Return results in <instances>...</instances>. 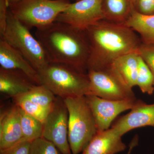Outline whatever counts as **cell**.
<instances>
[{
	"mask_svg": "<svg viewBox=\"0 0 154 154\" xmlns=\"http://www.w3.org/2000/svg\"><path fill=\"white\" fill-rule=\"evenodd\" d=\"M90 46L89 70L110 68L122 56L138 52L141 41L137 33L124 23L100 20L85 30Z\"/></svg>",
	"mask_w": 154,
	"mask_h": 154,
	"instance_id": "1",
	"label": "cell"
},
{
	"mask_svg": "<svg viewBox=\"0 0 154 154\" xmlns=\"http://www.w3.org/2000/svg\"><path fill=\"white\" fill-rule=\"evenodd\" d=\"M35 36L44 48L50 63L63 64L88 73L90 46L85 30L54 22L36 29Z\"/></svg>",
	"mask_w": 154,
	"mask_h": 154,
	"instance_id": "2",
	"label": "cell"
},
{
	"mask_svg": "<svg viewBox=\"0 0 154 154\" xmlns=\"http://www.w3.org/2000/svg\"><path fill=\"white\" fill-rule=\"evenodd\" d=\"M38 73L42 85L62 99L90 94L88 73L63 64L50 63Z\"/></svg>",
	"mask_w": 154,
	"mask_h": 154,
	"instance_id": "3",
	"label": "cell"
},
{
	"mask_svg": "<svg viewBox=\"0 0 154 154\" xmlns=\"http://www.w3.org/2000/svg\"><path fill=\"white\" fill-rule=\"evenodd\" d=\"M63 100L69 112L68 140L72 154L82 153L98 131L95 119L85 96Z\"/></svg>",
	"mask_w": 154,
	"mask_h": 154,
	"instance_id": "4",
	"label": "cell"
},
{
	"mask_svg": "<svg viewBox=\"0 0 154 154\" xmlns=\"http://www.w3.org/2000/svg\"><path fill=\"white\" fill-rule=\"evenodd\" d=\"M0 38H4L19 51L38 72L50 63L40 42L32 35L29 28L14 17L9 9L5 30Z\"/></svg>",
	"mask_w": 154,
	"mask_h": 154,
	"instance_id": "5",
	"label": "cell"
},
{
	"mask_svg": "<svg viewBox=\"0 0 154 154\" xmlns=\"http://www.w3.org/2000/svg\"><path fill=\"white\" fill-rule=\"evenodd\" d=\"M70 3L69 0H21L9 8L29 29H38L55 22Z\"/></svg>",
	"mask_w": 154,
	"mask_h": 154,
	"instance_id": "6",
	"label": "cell"
},
{
	"mask_svg": "<svg viewBox=\"0 0 154 154\" xmlns=\"http://www.w3.org/2000/svg\"><path fill=\"white\" fill-rule=\"evenodd\" d=\"M90 94L111 100L136 99L132 88L124 82L111 68L101 70H89Z\"/></svg>",
	"mask_w": 154,
	"mask_h": 154,
	"instance_id": "7",
	"label": "cell"
},
{
	"mask_svg": "<svg viewBox=\"0 0 154 154\" xmlns=\"http://www.w3.org/2000/svg\"><path fill=\"white\" fill-rule=\"evenodd\" d=\"M69 112L63 99L57 96L43 123L42 137L51 142L63 154H72L68 140Z\"/></svg>",
	"mask_w": 154,
	"mask_h": 154,
	"instance_id": "8",
	"label": "cell"
},
{
	"mask_svg": "<svg viewBox=\"0 0 154 154\" xmlns=\"http://www.w3.org/2000/svg\"><path fill=\"white\" fill-rule=\"evenodd\" d=\"M102 0H79L70 3L58 15L55 22H62L82 30H87L100 20L104 19Z\"/></svg>",
	"mask_w": 154,
	"mask_h": 154,
	"instance_id": "9",
	"label": "cell"
},
{
	"mask_svg": "<svg viewBox=\"0 0 154 154\" xmlns=\"http://www.w3.org/2000/svg\"><path fill=\"white\" fill-rule=\"evenodd\" d=\"M85 97L98 131L109 129L115 118L122 112L131 110L137 100H108L93 95H87Z\"/></svg>",
	"mask_w": 154,
	"mask_h": 154,
	"instance_id": "10",
	"label": "cell"
},
{
	"mask_svg": "<svg viewBox=\"0 0 154 154\" xmlns=\"http://www.w3.org/2000/svg\"><path fill=\"white\" fill-rule=\"evenodd\" d=\"M146 126L154 127V103L137 100L129 113L119 119L112 128L123 136L135 128Z\"/></svg>",
	"mask_w": 154,
	"mask_h": 154,
	"instance_id": "11",
	"label": "cell"
},
{
	"mask_svg": "<svg viewBox=\"0 0 154 154\" xmlns=\"http://www.w3.org/2000/svg\"><path fill=\"white\" fill-rule=\"evenodd\" d=\"M0 66L25 74L35 85H41L39 73L24 57L5 40L0 38Z\"/></svg>",
	"mask_w": 154,
	"mask_h": 154,
	"instance_id": "12",
	"label": "cell"
},
{
	"mask_svg": "<svg viewBox=\"0 0 154 154\" xmlns=\"http://www.w3.org/2000/svg\"><path fill=\"white\" fill-rule=\"evenodd\" d=\"M20 108L14 104L0 116V150L4 149L22 141Z\"/></svg>",
	"mask_w": 154,
	"mask_h": 154,
	"instance_id": "13",
	"label": "cell"
},
{
	"mask_svg": "<svg viewBox=\"0 0 154 154\" xmlns=\"http://www.w3.org/2000/svg\"><path fill=\"white\" fill-rule=\"evenodd\" d=\"M122 137L112 127L97 131L81 154H116L124 151L127 146Z\"/></svg>",
	"mask_w": 154,
	"mask_h": 154,
	"instance_id": "14",
	"label": "cell"
},
{
	"mask_svg": "<svg viewBox=\"0 0 154 154\" xmlns=\"http://www.w3.org/2000/svg\"><path fill=\"white\" fill-rule=\"evenodd\" d=\"M35 85L23 72L0 67V92L4 96L13 99L28 92Z\"/></svg>",
	"mask_w": 154,
	"mask_h": 154,
	"instance_id": "15",
	"label": "cell"
},
{
	"mask_svg": "<svg viewBox=\"0 0 154 154\" xmlns=\"http://www.w3.org/2000/svg\"><path fill=\"white\" fill-rule=\"evenodd\" d=\"M139 56L138 52L127 54L116 59L110 67L131 88L136 86Z\"/></svg>",
	"mask_w": 154,
	"mask_h": 154,
	"instance_id": "16",
	"label": "cell"
},
{
	"mask_svg": "<svg viewBox=\"0 0 154 154\" xmlns=\"http://www.w3.org/2000/svg\"><path fill=\"white\" fill-rule=\"evenodd\" d=\"M125 24L140 35L142 43H154V14H140L133 8Z\"/></svg>",
	"mask_w": 154,
	"mask_h": 154,
	"instance_id": "17",
	"label": "cell"
},
{
	"mask_svg": "<svg viewBox=\"0 0 154 154\" xmlns=\"http://www.w3.org/2000/svg\"><path fill=\"white\" fill-rule=\"evenodd\" d=\"M102 7L104 19L125 24L132 11V0H102Z\"/></svg>",
	"mask_w": 154,
	"mask_h": 154,
	"instance_id": "18",
	"label": "cell"
},
{
	"mask_svg": "<svg viewBox=\"0 0 154 154\" xmlns=\"http://www.w3.org/2000/svg\"><path fill=\"white\" fill-rule=\"evenodd\" d=\"M20 108L22 140L32 142L42 137L43 124Z\"/></svg>",
	"mask_w": 154,
	"mask_h": 154,
	"instance_id": "19",
	"label": "cell"
},
{
	"mask_svg": "<svg viewBox=\"0 0 154 154\" xmlns=\"http://www.w3.org/2000/svg\"><path fill=\"white\" fill-rule=\"evenodd\" d=\"M33 103L41 107L51 109L57 96L43 85H35L23 94Z\"/></svg>",
	"mask_w": 154,
	"mask_h": 154,
	"instance_id": "20",
	"label": "cell"
},
{
	"mask_svg": "<svg viewBox=\"0 0 154 154\" xmlns=\"http://www.w3.org/2000/svg\"><path fill=\"white\" fill-rule=\"evenodd\" d=\"M13 99L14 104L19 106L28 115L38 119L43 124L51 110L33 103L23 94L16 96Z\"/></svg>",
	"mask_w": 154,
	"mask_h": 154,
	"instance_id": "21",
	"label": "cell"
},
{
	"mask_svg": "<svg viewBox=\"0 0 154 154\" xmlns=\"http://www.w3.org/2000/svg\"><path fill=\"white\" fill-rule=\"evenodd\" d=\"M136 86L144 94L152 95L154 92V78L151 71L139 55Z\"/></svg>",
	"mask_w": 154,
	"mask_h": 154,
	"instance_id": "22",
	"label": "cell"
},
{
	"mask_svg": "<svg viewBox=\"0 0 154 154\" xmlns=\"http://www.w3.org/2000/svg\"><path fill=\"white\" fill-rule=\"evenodd\" d=\"M30 154H63L53 143L42 137L31 142Z\"/></svg>",
	"mask_w": 154,
	"mask_h": 154,
	"instance_id": "23",
	"label": "cell"
},
{
	"mask_svg": "<svg viewBox=\"0 0 154 154\" xmlns=\"http://www.w3.org/2000/svg\"><path fill=\"white\" fill-rule=\"evenodd\" d=\"M138 52L151 71L154 78V43L141 42Z\"/></svg>",
	"mask_w": 154,
	"mask_h": 154,
	"instance_id": "24",
	"label": "cell"
},
{
	"mask_svg": "<svg viewBox=\"0 0 154 154\" xmlns=\"http://www.w3.org/2000/svg\"><path fill=\"white\" fill-rule=\"evenodd\" d=\"M134 11L146 15L154 14V0H132Z\"/></svg>",
	"mask_w": 154,
	"mask_h": 154,
	"instance_id": "25",
	"label": "cell"
},
{
	"mask_svg": "<svg viewBox=\"0 0 154 154\" xmlns=\"http://www.w3.org/2000/svg\"><path fill=\"white\" fill-rule=\"evenodd\" d=\"M31 142L21 141L8 148L0 150V154H30Z\"/></svg>",
	"mask_w": 154,
	"mask_h": 154,
	"instance_id": "26",
	"label": "cell"
},
{
	"mask_svg": "<svg viewBox=\"0 0 154 154\" xmlns=\"http://www.w3.org/2000/svg\"><path fill=\"white\" fill-rule=\"evenodd\" d=\"M8 8L7 1L0 0V37L3 36L5 30Z\"/></svg>",
	"mask_w": 154,
	"mask_h": 154,
	"instance_id": "27",
	"label": "cell"
},
{
	"mask_svg": "<svg viewBox=\"0 0 154 154\" xmlns=\"http://www.w3.org/2000/svg\"><path fill=\"white\" fill-rule=\"evenodd\" d=\"M138 144V137L137 136H136L133 138L132 140L130 143L129 149L127 154H131L133 149Z\"/></svg>",
	"mask_w": 154,
	"mask_h": 154,
	"instance_id": "28",
	"label": "cell"
},
{
	"mask_svg": "<svg viewBox=\"0 0 154 154\" xmlns=\"http://www.w3.org/2000/svg\"><path fill=\"white\" fill-rule=\"evenodd\" d=\"M6 1H7V5L9 8L10 6L17 4L21 0H6Z\"/></svg>",
	"mask_w": 154,
	"mask_h": 154,
	"instance_id": "29",
	"label": "cell"
},
{
	"mask_svg": "<svg viewBox=\"0 0 154 154\" xmlns=\"http://www.w3.org/2000/svg\"><path fill=\"white\" fill-rule=\"evenodd\" d=\"M77 1H79V0H77Z\"/></svg>",
	"mask_w": 154,
	"mask_h": 154,
	"instance_id": "30",
	"label": "cell"
},
{
	"mask_svg": "<svg viewBox=\"0 0 154 154\" xmlns=\"http://www.w3.org/2000/svg\"><path fill=\"white\" fill-rule=\"evenodd\" d=\"M76 1H77V0H76Z\"/></svg>",
	"mask_w": 154,
	"mask_h": 154,
	"instance_id": "31",
	"label": "cell"
}]
</instances>
